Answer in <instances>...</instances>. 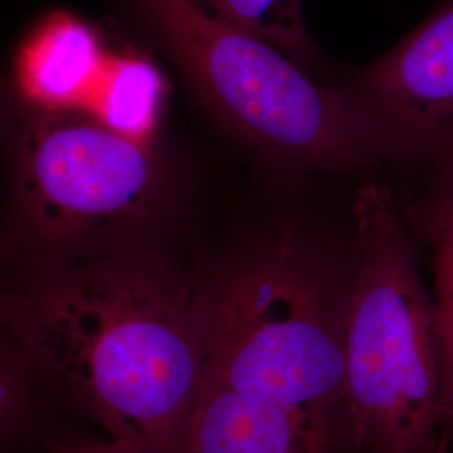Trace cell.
Masks as SVG:
<instances>
[{
	"instance_id": "1",
	"label": "cell",
	"mask_w": 453,
	"mask_h": 453,
	"mask_svg": "<svg viewBox=\"0 0 453 453\" xmlns=\"http://www.w3.org/2000/svg\"><path fill=\"white\" fill-rule=\"evenodd\" d=\"M7 338L114 440L181 453L205 385L196 284L136 245L49 265L2 297Z\"/></svg>"
},
{
	"instance_id": "2",
	"label": "cell",
	"mask_w": 453,
	"mask_h": 453,
	"mask_svg": "<svg viewBox=\"0 0 453 453\" xmlns=\"http://www.w3.org/2000/svg\"><path fill=\"white\" fill-rule=\"evenodd\" d=\"M336 279L292 241L196 284L205 380L284 406L349 450L346 304Z\"/></svg>"
},
{
	"instance_id": "3",
	"label": "cell",
	"mask_w": 453,
	"mask_h": 453,
	"mask_svg": "<svg viewBox=\"0 0 453 453\" xmlns=\"http://www.w3.org/2000/svg\"><path fill=\"white\" fill-rule=\"evenodd\" d=\"M357 267L346 304L351 453H443L447 374L434 294L387 187L357 195Z\"/></svg>"
},
{
	"instance_id": "4",
	"label": "cell",
	"mask_w": 453,
	"mask_h": 453,
	"mask_svg": "<svg viewBox=\"0 0 453 453\" xmlns=\"http://www.w3.org/2000/svg\"><path fill=\"white\" fill-rule=\"evenodd\" d=\"M162 46L211 113L286 162L361 168L395 150L349 95L321 88L269 41L200 0H113Z\"/></svg>"
},
{
	"instance_id": "5",
	"label": "cell",
	"mask_w": 453,
	"mask_h": 453,
	"mask_svg": "<svg viewBox=\"0 0 453 453\" xmlns=\"http://www.w3.org/2000/svg\"><path fill=\"white\" fill-rule=\"evenodd\" d=\"M160 170L146 143L81 108L39 110L17 151V198L34 242L71 254L113 249L157 202Z\"/></svg>"
},
{
	"instance_id": "6",
	"label": "cell",
	"mask_w": 453,
	"mask_h": 453,
	"mask_svg": "<svg viewBox=\"0 0 453 453\" xmlns=\"http://www.w3.org/2000/svg\"><path fill=\"white\" fill-rule=\"evenodd\" d=\"M348 95L395 155L453 162V0L372 63Z\"/></svg>"
},
{
	"instance_id": "7",
	"label": "cell",
	"mask_w": 453,
	"mask_h": 453,
	"mask_svg": "<svg viewBox=\"0 0 453 453\" xmlns=\"http://www.w3.org/2000/svg\"><path fill=\"white\" fill-rule=\"evenodd\" d=\"M181 453H346L291 410L207 381Z\"/></svg>"
},
{
	"instance_id": "8",
	"label": "cell",
	"mask_w": 453,
	"mask_h": 453,
	"mask_svg": "<svg viewBox=\"0 0 453 453\" xmlns=\"http://www.w3.org/2000/svg\"><path fill=\"white\" fill-rule=\"evenodd\" d=\"M108 59L96 29L71 14H54L20 54V82L39 110L80 108L96 93Z\"/></svg>"
},
{
	"instance_id": "9",
	"label": "cell",
	"mask_w": 453,
	"mask_h": 453,
	"mask_svg": "<svg viewBox=\"0 0 453 453\" xmlns=\"http://www.w3.org/2000/svg\"><path fill=\"white\" fill-rule=\"evenodd\" d=\"M166 82L158 65L142 56L108 61L95 93V114L111 130L146 143L158 127Z\"/></svg>"
},
{
	"instance_id": "10",
	"label": "cell",
	"mask_w": 453,
	"mask_h": 453,
	"mask_svg": "<svg viewBox=\"0 0 453 453\" xmlns=\"http://www.w3.org/2000/svg\"><path fill=\"white\" fill-rule=\"evenodd\" d=\"M421 232L432 254L434 301L445 355L447 425L453 432V168L421 211Z\"/></svg>"
},
{
	"instance_id": "11",
	"label": "cell",
	"mask_w": 453,
	"mask_h": 453,
	"mask_svg": "<svg viewBox=\"0 0 453 453\" xmlns=\"http://www.w3.org/2000/svg\"><path fill=\"white\" fill-rule=\"evenodd\" d=\"M217 16L256 34L296 61L312 56L303 0H200Z\"/></svg>"
},
{
	"instance_id": "12",
	"label": "cell",
	"mask_w": 453,
	"mask_h": 453,
	"mask_svg": "<svg viewBox=\"0 0 453 453\" xmlns=\"http://www.w3.org/2000/svg\"><path fill=\"white\" fill-rule=\"evenodd\" d=\"M39 376L33 361L14 341L0 348V430L2 437L20 434L33 417L34 378Z\"/></svg>"
},
{
	"instance_id": "13",
	"label": "cell",
	"mask_w": 453,
	"mask_h": 453,
	"mask_svg": "<svg viewBox=\"0 0 453 453\" xmlns=\"http://www.w3.org/2000/svg\"><path fill=\"white\" fill-rule=\"evenodd\" d=\"M50 453H146L127 441L110 438L108 441H76L56 447Z\"/></svg>"
}]
</instances>
